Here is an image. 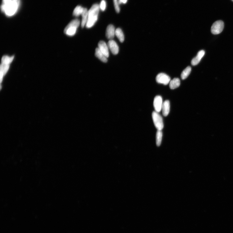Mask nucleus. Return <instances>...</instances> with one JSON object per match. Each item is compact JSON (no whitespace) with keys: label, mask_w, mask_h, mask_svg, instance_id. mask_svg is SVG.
Here are the masks:
<instances>
[{"label":"nucleus","mask_w":233,"mask_h":233,"mask_svg":"<svg viewBox=\"0 0 233 233\" xmlns=\"http://www.w3.org/2000/svg\"><path fill=\"white\" fill-rule=\"evenodd\" d=\"M100 9V5L96 4L93 5L88 11V18L86 25L87 28H91L97 21Z\"/></svg>","instance_id":"nucleus-1"},{"label":"nucleus","mask_w":233,"mask_h":233,"mask_svg":"<svg viewBox=\"0 0 233 233\" xmlns=\"http://www.w3.org/2000/svg\"><path fill=\"white\" fill-rule=\"evenodd\" d=\"M19 2L18 0L12 1L11 3L7 4L1 5V9L2 11L4 12L8 16H13L18 10Z\"/></svg>","instance_id":"nucleus-2"},{"label":"nucleus","mask_w":233,"mask_h":233,"mask_svg":"<svg viewBox=\"0 0 233 233\" xmlns=\"http://www.w3.org/2000/svg\"><path fill=\"white\" fill-rule=\"evenodd\" d=\"M80 22L78 19L73 20L69 23L64 29V33L69 36H73L75 35L80 25Z\"/></svg>","instance_id":"nucleus-3"},{"label":"nucleus","mask_w":233,"mask_h":233,"mask_svg":"<svg viewBox=\"0 0 233 233\" xmlns=\"http://www.w3.org/2000/svg\"><path fill=\"white\" fill-rule=\"evenodd\" d=\"M153 123L155 127L157 130H162L163 128V118L158 112L153 111L152 114Z\"/></svg>","instance_id":"nucleus-4"},{"label":"nucleus","mask_w":233,"mask_h":233,"mask_svg":"<svg viewBox=\"0 0 233 233\" xmlns=\"http://www.w3.org/2000/svg\"><path fill=\"white\" fill-rule=\"evenodd\" d=\"M224 28V23L222 21H215L211 27L212 33L214 34H218L221 33Z\"/></svg>","instance_id":"nucleus-5"},{"label":"nucleus","mask_w":233,"mask_h":233,"mask_svg":"<svg viewBox=\"0 0 233 233\" xmlns=\"http://www.w3.org/2000/svg\"><path fill=\"white\" fill-rule=\"evenodd\" d=\"M156 80L158 83L166 85L169 83L171 79L170 77L167 74L161 73L158 74L156 77Z\"/></svg>","instance_id":"nucleus-6"},{"label":"nucleus","mask_w":233,"mask_h":233,"mask_svg":"<svg viewBox=\"0 0 233 233\" xmlns=\"http://www.w3.org/2000/svg\"><path fill=\"white\" fill-rule=\"evenodd\" d=\"M163 103L161 96H155L153 101V106L156 112L159 113L161 111Z\"/></svg>","instance_id":"nucleus-7"},{"label":"nucleus","mask_w":233,"mask_h":233,"mask_svg":"<svg viewBox=\"0 0 233 233\" xmlns=\"http://www.w3.org/2000/svg\"><path fill=\"white\" fill-rule=\"evenodd\" d=\"M98 48L107 58L109 56L108 47V44L103 41H100L98 44Z\"/></svg>","instance_id":"nucleus-8"},{"label":"nucleus","mask_w":233,"mask_h":233,"mask_svg":"<svg viewBox=\"0 0 233 233\" xmlns=\"http://www.w3.org/2000/svg\"><path fill=\"white\" fill-rule=\"evenodd\" d=\"M108 48L112 54L114 55L117 54L119 52V48L116 42L113 40H110L108 42Z\"/></svg>","instance_id":"nucleus-9"},{"label":"nucleus","mask_w":233,"mask_h":233,"mask_svg":"<svg viewBox=\"0 0 233 233\" xmlns=\"http://www.w3.org/2000/svg\"><path fill=\"white\" fill-rule=\"evenodd\" d=\"M115 29L114 27L112 25H110L106 29V36L109 39H113L115 34Z\"/></svg>","instance_id":"nucleus-10"},{"label":"nucleus","mask_w":233,"mask_h":233,"mask_svg":"<svg viewBox=\"0 0 233 233\" xmlns=\"http://www.w3.org/2000/svg\"><path fill=\"white\" fill-rule=\"evenodd\" d=\"M9 68V64L1 63L0 68V78H1V85L4 76L8 72Z\"/></svg>","instance_id":"nucleus-11"},{"label":"nucleus","mask_w":233,"mask_h":233,"mask_svg":"<svg viewBox=\"0 0 233 233\" xmlns=\"http://www.w3.org/2000/svg\"><path fill=\"white\" fill-rule=\"evenodd\" d=\"M205 54V52L204 50H202L198 52L196 56L191 61L192 65L193 66L197 65L200 62V60L204 56Z\"/></svg>","instance_id":"nucleus-12"},{"label":"nucleus","mask_w":233,"mask_h":233,"mask_svg":"<svg viewBox=\"0 0 233 233\" xmlns=\"http://www.w3.org/2000/svg\"><path fill=\"white\" fill-rule=\"evenodd\" d=\"M162 110L163 116H166L169 114L170 110V103L169 100H166L163 102Z\"/></svg>","instance_id":"nucleus-13"},{"label":"nucleus","mask_w":233,"mask_h":233,"mask_svg":"<svg viewBox=\"0 0 233 233\" xmlns=\"http://www.w3.org/2000/svg\"><path fill=\"white\" fill-rule=\"evenodd\" d=\"M95 54L96 56L101 61L104 63L107 62V58L104 55L98 48L96 49Z\"/></svg>","instance_id":"nucleus-14"},{"label":"nucleus","mask_w":233,"mask_h":233,"mask_svg":"<svg viewBox=\"0 0 233 233\" xmlns=\"http://www.w3.org/2000/svg\"><path fill=\"white\" fill-rule=\"evenodd\" d=\"M81 15L82 16V19L81 26L83 28L86 25L88 18V11L87 9L84 8L83 11Z\"/></svg>","instance_id":"nucleus-15"},{"label":"nucleus","mask_w":233,"mask_h":233,"mask_svg":"<svg viewBox=\"0 0 233 233\" xmlns=\"http://www.w3.org/2000/svg\"><path fill=\"white\" fill-rule=\"evenodd\" d=\"M180 84V79L178 78H174L171 80L169 83L170 88L173 90L178 87Z\"/></svg>","instance_id":"nucleus-16"},{"label":"nucleus","mask_w":233,"mask_h":233,"mask_svg":"<svg viewBox=\"0 0 233 233\" xmlns=\"http://www.w3.org/2000/svg\"><path fill=\"white\" fill-rule=\"evenodd\" d=\"M115 35L121 43H123L125 40V36L121 29L118 28L116 29Z\"/></svg>","instance_id":"nucleus-17"},{"label":"nucleus","mask_w":233,"mask_h":233,"mask_svg":"<svg viewBox=\"0 0 233 233\" xmlns=\"http://www.w3.org/2000/svg\"><path fill=\"white\" fill-rule=\"evenodd\" d=\"M191 71V68L190 66H188L183 71L181 74V78L183 80L186 79L189 75Z\"/></svg>","instance_id":"nucleus-18"},{"label":"nucleus","mask_w":233,"mask_h":233,"mask_svg":"<svg viewBox=\"0 0 233 233\" xmlns=\"http://www.w3.org/2000/svg\"><path fill=\"white\" fill-rule=\"evenodd\" d=\"M163 136L162 130H157L156 133V144L157 147H159L161 143Z\"/></svg>","instance_id":"nucleus-19"},{"label":"nucleus","mask_w":233,"mask_h":233,"mask_svg":"<svg viewBox=\"0 0 233 233\" xmlns=\"http://www.w3.org/2000/svg\"><path fill=\"white\" fill-rule=\"evenodd\" d=\"M14 58V56H3L1 59V63L10 65L13 61Z\"/></svg>","instance_id":"nucleus-20"},{"label":"nucleus","mask_w":233,"mask_h":233,"mask_svg":"<svg viewBox=\"0 0 233 233\" xmlns=\"http://www.w3.org/2000/svg\"><path fill=\"white\" fill-rule=\"evenodd\" d=\"M84 8L80 6H78L76 7L73 12V15L76 17L79 16L82 14Z\"/></svg>","instance_id":"nucleus-21"},{"label":"nucleus","mask_w":233,"mask_h":233,"mask_svg":"<svg viewBox=\"0 0 233 233\" xmlns=\"http://www.w3.org/2000/svg\"><path fill=\"white\" fill-rule=\"evenodd\" d=\"M113 2L116 12L118 13H119L120 9L119 6V0H113Z\"/></svg>","instance_id":"nucleus-22"},{"label":"nucleus","mask_w":233,"mask_h":233,"mask_svg":"<svg viewBox=\"0 0 233 233\" xmlns=\"http://www.w3.org/2000/svg\"><path fill=\"white\" fill-rule=\"evenodd\" d=\"M106 2L105 0H102L101 2L100 5V8L102 11H104L105 10L106 8Z\"/></svg>","instance_id":"nucleus-23"},{"label":"nucleus","mask_w":233,"mask_h":233,"mask_svg":"<svg viewBox=\"0 0 233 233\" xmlns=\"http://www.w3.org/2000/svg\"><path fill=\"white\" fill-rule=\"evenodd\" d=\"M13 0H3V4H7L11 3Z\"/></svg>","instance_id":"nucleus-24"},{"label":"nucleus","mask_w":233,"mask_h":233,"mask_svg":"<svg viewBox=\"0 0 233 233\" xmlns=\"http://www.w3.org/2000/svg\"><path fill=\"white\" fill-rule=\"evenodd\" d=\"M127 0H119V4L121 3L125 4L127 3Z\"/></svg>","instance_id":"nucleus-25"},{"label":"nucleus","mask_w":233,"mask_h":233,"mask_svg":"<svg viewBox=\"0 0 233 233\" xmlns=\"http://www.w3.org/2000/svg\"><path fill=\"white\" fill-rule=\"evenodd\" d=\"M14 1H17V0H14Z\"/></svg>","instance_id":"nucleus-26"},{"label":"nucleus","mask_w":233,"mask_h":233,"mask_svg":"<svg viewBox=\"0 0 233 233\" xmlns=\"http://www.w3.org/2000/svg\"><path fill=\"white\" fill-rule=\"evenodd\" d=\"M232 1H233V0H232Z\"/></svg>","instance_id":"nucleus-27"}]
</instances>
